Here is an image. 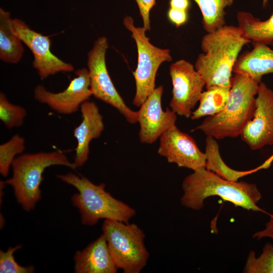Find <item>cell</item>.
I'll use <instances>...</instances> for the list:
<instances>
[{
	"label": "cell",
	"instance_id": "cell-1",
	"mask_svg": "<svg viewBox=\"0 0 273 273\" xmlns=\"http://www.w3.org/2000/svg\"><path fill=\"white\" fill-rule=\"evenodd\" d=\"M238 26L225 25L207 32L202 38V52L194 66L205 82L213 86L231 87L232 73L243 47L250 42Z\"/></svg>",
	"mask_w": 273,
	"mask_h": 273
},
{
	"label": "cell",
	"instance_id": "cell-2",
	"mask_svg": "<svg viewBox=\"0 0 273 273\" xmlns=\"http://www.w3.org/2000/svg\"><path fill=\"white\" fill-rule=\"evenodd\" d=\"M181 186V204L188 208L200 210L205 199L217 196L236 207L262 211L257 204L261 195L255 184L226 179L205 168L193 171L184 179Z\"/></svg>",
	"mask_w": 273,
	"mask_h": 273
},
{
	"label": "cell",
	"instance_id": "cell-3",
	"mask_svg": "<svg viewBox=\"0 0 273 273\" xmlns=\"http://www.w3.org/2000/svg\"><path fill=\"white\" fill-rule=\"evenodd\" d=\"M260 82L248 75L236 73L231 79L228 102L219 113L207 116L194 130L216 140L241 135L253 116L255 98Z\"/></svg>",
	"mask_w": 273,
	"mask_h": 273
},
{
	"label": "cell",
	"instance_id": "cell-4",
	"mask_svg": "<svg viewBox=\"0 0 273 273\" xmlns=\"http://www.w3.org/2000/svg\"><path fill=\"white\" fill-rule=\"evenodd\" d=\"M57 177L78 191L71 201L78 209L83 225L92 226L102 219L127 223L136 215L134 209L107 192L103 183L96 185L87 178L72 172Z\"/></svg>",
	"mask_w": 273,
	"mask_h": 273
},
{
	"label": "cell",
	"instance_id": "cell-5",
	"mask_svg": "<svg viewBox=\"0 0 273 273\" xmlns=\"http://www.w3.org/2000/svg\"><path fill=\"white\" fill-rule=\"evenodd\" d=\"M61 165L75 169L76 166L61 150L20 155L13 160L12 176L4 182L11 186L17 202L26 211L34 209L40 200V184L45 169Z\"/></svg>",
	"mask_w": 273,
	"mask_h": 273
},
{
	"label": "cell",
	"instance_id": "cell-6",
	"mask_svg": "<svg viewBox=\"0 0 273 273\" xmlns=\"http://www.w3.org/2000/svg\"><path fill=\"white\" fill-rule=\"evenodd\" d=\"M103 234L113 261L124 273H139L149 257L145 244V235L135 223L105 219Z\"/></svg>",
	"mask_w": 273,
	"mask_h": 273
},
{
	"label": "cell",
	"instance_id": "cell-7",
	"mask_svg": "<svg viewBox=\"0 0 273 273\" xmlns=\"http://www.w3.org/2000/svg\"><path fill=\"white\" fill-rule=\"evenodd\" d=\"M123 23L131 33L137 48L138 64L132 72L135 84L132 103L135 106L140 107L156 88V76L159 67L163 63L171 61L172 57L169 49L158 48L151 43L146 29L135 26L132 17L126 16Z\"/></svg>",
	"mask_w": 273,
	"mask_h": 273
},
{
	"label": "cell",
	"instance_id": "cell-8",
	"mask_svg": "<svg viewBox=\"0 0 273 273\" xmlns=\"http://www.w3.org/2000/svg\"><path fill=\"white\" fill-rule=\"evenodd\" d=\"M108 41L105 36L99 37L87 54V65L90 78V89L97 99L116 108L131 124L138 122V111L125 103L109 75L106 63Z\"/></svg>",
	"mask_w": 273,
	"mask_h": 273
},
{
	"label": "cell",
	"instance_id": "cell-9",
	"mask_svg": "<svg viewBox=\"0 0 273 273\" xmlns=\"http://www.w3.org/2000/svg\"><path fill=\"white\" fill-rule=\"evenodd\" d=\"M169 71L172 85L169 106L177 115L190 118L205 82L194 65L185 59L172 63Z\"/></svg>",
	"mask_w": 273,
	"mask_h": 273
},
{
	"label": "cell",
	"instance_id": "cell-10",
	"mask_svg": "<svg viewBox=\"0 0 273 273\" xmlns=\"http://www.w3.org/2000/svg\"><path fill=\"white\" fill-rule=\"evenodd\" d=\"M11 27L14 33L32 53L33 66L41 79L59 72H70L74 70L72 65L64 62L52 53L49 36L31 29L19 19H12Z\"/></svg>",
	"mask_w": 273,
	"mask_h": 273
},
{
	"label": "cell",
	"instance_id": "cell-11",
	"mask_svg": "<svg viewBox=\"0 0 273 273\" xmlns=\"http://www.w3.org/2000/svg\"><path fill=\"white\" fill-rule=\"evenodd\" d=\"M75 74L66 88L61 92L53 93L38 84L34 89V99L58 113L69 115L76 113L83 103L89 100L92 94L88 69H78Z\"/></svg>",
	"mask_w": 273,
	"mask_h": 273
},
{
	"label": "cell",
	"instance_id": "cell-12",
	"mask_svg": "<svg viewBox=\"0 0 273 273\" xmlns=\"http://www.w3.org/2000/svg\"><path fill=\"white\" fill-rule=\"evenodd\" d=\"M252 150L273 145V91L260 82L252 118L240 135Z\"/></svg>",
	"mask_w": 273,
	"mask_h": 273
},
{
	"label": "cell",
	"instance_id": "cell-13",
	"mask_svg": "<svg viewBox=\"0 0 273 273\" xmlns=\"http://www.w3.org/2000/svg\"><path fill=\"white\" fill-rule=\"evenodd\" d=\"M158 153L169 163L193 170L205 168L206 157L195 140L175 125L160 138Z\"/></svg>",
	"mask_w": 273,
	"mask_h": 273
},
{
	"label": "cell",
	"instance_id": "cell-14",
	"mask_svg": "<svg viewBox=\"0 0 273 273\" xmlns=\"http://www.w3.org/2000/svg\"><path fill=\"white\" fill-rule=\"evenodd\" d=\"M163 92L162 85L156 87L138 111V122L140 125L139 136L142 143H153L175 125L177 114L169 108L165 111L162 109Z\"/></svg>",
	"mask_w": 273,
	"mask_h": 273
},
{
	"label": "cell",
	"instance_id": "cell-15",
	"mask_svg": "<svg viewBox=\"0 0 273 273\" xmlns=\"http://www.w3.org/2000/svg\"><path fill=\"white\" fill-rule=\"evenodd\" d=\"M80 109L82 120L73 130L77 141L73 162L77 167L83 166L88 160L90 142L99 138L104 129L103 117L96 103L85 101L81 105Z\"/></svg>",
	"mask_w": 273,
	"mask_h": 273
},
{
	"label": "cell",
	"instance_id": "cell-16",
	"mask_svg": "<svg viewBox=\"0 0 273 273\" xmlns=\"http://www.w3.org/2000/svg\"><path fill=\"white\" fill-rule=\"evenodd\" d=\"M75 273H116L117 271L102 234L82 250L74 255Z\"/></svg>",
	"mask_w": 273,
	"mask_h": 273
},
{
	"label": "cell",
	"instance_id": "cell-17",
	"mask_svg": "<svg viewBox=\"0 0 273 273\" xmlns=\"http://www.w3.org/2000/svg\"><path fill=\"white\" fill-rule=\"evenodd\" d=\"M233 72L248 75L261 82L263 75L273 73V50L265 44L255 42L251 51L239 56Z\"/></svg>",
	"mask_w": 273,
	"mask_h": 273
},
{
	"label": "cell",
	"instance_id": "cell-18",
	"mask_svg": "<svg viewBox=\"0 0 273 273\" xmlns=\"http://www.w3.org/2000/svg\"><path fill=\"white\" fill-rule=\"evenodd\" d=\"M237 19L238 26L245 38L254 42L273 45V13L267 20L261 21L250 13L239 11Z\"/></svg>",
	"mask_w": 273,
	"mask_h": 273
},
{
	"label": "cell",
	"instance_id": "cell-19",
	"mask_svg": "<svg viewBox=\"0 0 273 273\" xmlns=\"http://www.w3.org/2000/svg\"><path fill=\"white\" fill-rule=\"evenodd\" d=\"M11 18L9 12L0 9V59L5 62L16 64L21 59L23 42L12 31Z\"/></svg>",
	"mask_w": 273,
	"mask_h": 273
},
{
	"label": "cell",
	"instance_id": "cell-20",
	"mask_svg": "<svg viewBox=\"0 0 273 273\" xmlns=\"http://www.w3.org/2000/svg\"><path fill=\"white\" fill-rule=\"evenodd\" d=\"M205 153L206 157L205 168L230 180L238 181L240 178L262 168L261 166L248 171L232 169L223 162L220 155L219 145L216 139L212 136H207L206 138Z\"/></svg>",
	"mask_w": 273,
	"mask_h": 273
},
{
	"label": "cell",
	"instance_id": "cell-21",
	"mask_svg": "<svg viewBox=\"0 0 273 273\" xmlns=\"http://www.w3.org/2000/svg\"><path fill=\"white\" fill-rule=\"evenodd\" d=\"M231 87L213 86L202 92L199 105L193 111L191 118L196 120L201 117L214 115L224 108L228 102Z\"/></svg>",
	"mask_w": 273,
	"mask_h": 273
},
{
	"label": "cell",
	"instance_id": "cell-22",
	"mask_svg": "<svg viewBox=\"0 0 273 273\" xmlns=\"http://www.w3.org/2000/svg\"><path fill=\"white\" fill-rule=\"evenodd\" d=\"M202 16V24L206 32H213L225 25V9L234 0H194Z\"/></svg>",
	"mask_w": 273,
	"mask_h": 273
},
{
	"label": "cell",
	"instance_id": "cell-23",
	"mask_svg": "<svg viewBox=\"0 0 273 273\" xmlns=\"http://www.w3.org/2000/svg\"><path fill=\"white\" fill-rule=\"evenodd\" d=\"M25 149V140L19 134L13 135L9 140L0 145V173L7 177L16 156Z\"/></svg>",
	"mask_w": 273,
	"mask_h": 273
},
{
	"label": "cell",
	"instance_id": "cell-24",
	"mask_svg": "<svg viewBox=\"0 0 273 273\" xmlns=\"http://www.w3.org/2000/svg\"><path fill=\"white\" fill-rule=\"evenodd\" d=\"M244 272L246 273H273V245L266 243L262 252L256 257L251 250L248 256Z\"/></svg>",
	"mask_w": 273,
	"mask_h": 273
},
{
	"label": "cell",
	"instance_id": "cell-25",
	"mask_svg": "<svg viewBox=\"0 0 273 273\" xmlns=\"http://www.w3.org/2000/svg\"><path fill=\"white\" fill-rule=\"evenodd\" d=\"M26 115L24 108L11 103L3 93H0V119L7 128L22 125Z\"/></svg>",
	"mask_w": 273,
	"mask_h": 273
},
{
	"label": "cell",
	"instance_id": "cell-26",
	"mask_svg": "<svg viewBox=\"0 0 273 273\" xmlns=\"http://www.w3.org/2000/svg\"><path fill=\"white\" fill-rule=\"evenodd\" d=\"M22 245L9 247L6 251H0V272L1 273H32L35 267L29 265L21 266L17 263L14 258V253L21 248Z\"/></svg>",
	"mask_w": 273,
	"mask_h": 273
},
{
	"label": "cell",
	"instance_id": "cell-27",
	"mask_svg": "<svg viewBox=\"0 0 273 273\" xmlns=\"http://www.w3.org/2000/svg\"><path fill=\"white\" fill-rule=\"evenodd\" d=\"M138 6L140 14L142 17L143 27L147 31L150 30V11L156 3V0H135Z\"/></svg>",
	"mask_w": 273,
	"mask_h": 273
},
{
	"label": "cell",
	"instance_id": "cell-28",
	"mask_svg": "<svg viewBox=\"0 0 273 273\" xmlns=\"http://www.w3.org/2000/svg\"><path fill=\"white\" fill-rule=\"evenodd\" d=\"M167 16L170 21L177 27L184 24L188 20L187 11L171 8L168 11Z\"/></svg>",
	"mask_w": 273,
	"mask_h": 273
},
{
	"label": "cell",
	"instance_id": "cell-29",
	"mask_svg": "<svg viewBox=\"0 0 273 273\" xmlns=\"http://www.w3.org/2000/svg\"><path fill=\"white\" fill-rule=\"evenodd\" d=\"M253 237L258 239L266 237L273 239V214L270 215L269 220L266 223L264 229L255 233Z\"/></svg>",
	"mask_w": 273,
	"mask_h": 273
},
{
	"label": "cell",
	"instance_id": "cell-30",
	"mask_svg": "<svg viewBox=\"0 0 273 273\" xmlns=\"http://www.w3.org/2000/svg\"><path fill=\"white\" fill-rule=\"evenodd\" d=\"M170 8L187 11L190 7L189 0H170Z\"/></svg>",
	"mask_w": 273,
	"mask_h": 273
},
{
	"label": "cell",
	"instance_id": "cell-31",
	"mask_svg": "<svg viewBox=\"0 0 273 273\" xmlns=\"http://www.w3.org/2000/svg\"><path fill=\"white\" fill-rule=\"evenodd\" d=\"M268 0H262V6L263 7H265L266 6L267 3H268Z\"/></svg>",
	"mask_w": 273,
	"mask_h": 273
}]
</instances>
